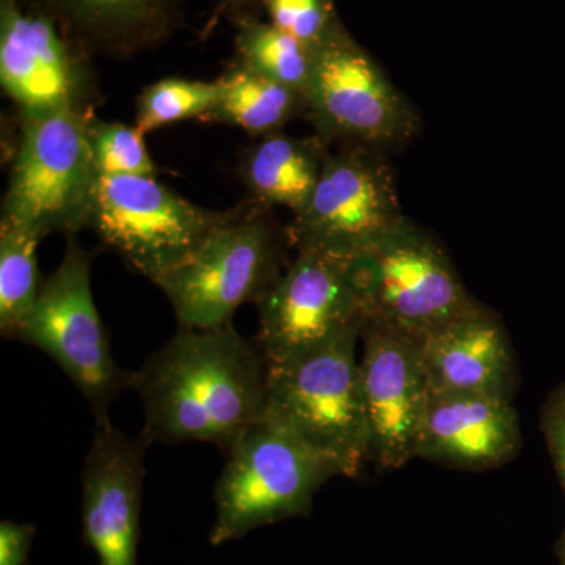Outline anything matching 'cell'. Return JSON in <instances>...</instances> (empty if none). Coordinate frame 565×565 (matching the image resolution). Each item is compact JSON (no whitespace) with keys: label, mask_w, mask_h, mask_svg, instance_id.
<instances>
[{"label":"cell","mask_w":565,"mask_h":565,"mask_svg":"<svg viewBox=\"0 0 565 565\" xmlns=\"http://www.w3.org/2000/svg\"><path fill=\"white\" fill-rule=\"evenodd\" d=\"M228 212L184 259L154 285L169 299L180 327L211 330L232 323L244 303H258L286 264L288 233L263 212Z\"/></svg>","instance_id":"obj_3"},{"label":"cell","mask_w":565,"mask_h":565,"mask_svg":"<svg viewBox=\"0 0 565 565\" xmlns=\"http://www.w3.org/2000/svg\"><path fill=\"white\" fill-rule=\"evenodd\" d=\"M92 117L65 110L21 118L2 221L40 239L90 226L99 178L88 139Z\"/></svg>","instance_id":"obj_5"},{"label":"cell","mask_w":565,"mask_h":565,"mask_svg":"<svg viewBox=\"0 0 565 565\" xmlns=\"http://www.w3.org/2000/svg\"><path fill=\"white\" fill-rule=\"evenodd\" d=\"M258 344L267 362L281 363L360 330L363 315L348 259L297 252L262 300Z\"/></svg>","instance_id":"obj_11"},{"label":"cell","mask_w":565,"mask_h":565,"mask_svg":"<svg viewBox=\"0 0 565 565\" xmlns=\"http://www.w3.org/2000/svg\"><path fill=\"white\" fill-rule=\"evenodd\" d=\"M433 393H473L512 399L514 352L497 313L478 303L419 341Z\"/></svg>","instance_id":"obj_16"},{"label":"cell","mask_w":565,"mask_h":565,"mask_svg":"<svg viewBox=\"0 0 565 565\" xmlns=\"http://www.w3.org/2000/svg\"><path fill=\"white\" fill-rule=\"evenodd\" d=\"M307 115L329 147L385 152L403 147L419 128L418 115L379 63L343 24L315 50Z\"/></svg>","instance_id":"obj_8"},{"label":"cell","mask_w":565,"mask_h":565,"mask_svg":"<svg viewBox=\"0 0 565 565\" xmlns=\"http://www.w3.org/2000/svg\"><path fill=\"white\" fill-rule=\"evenodd\" d=\"M519 416L512 399L473 393H433L416 457L459 468L489 470L519 452Z\"/></svg>","instance_id":"obj_15"},{"label":"cell","mask_w":565,"mask_h":565,"mask_svg":"<svg viewBox=\"0 0 565 565\" xmlns=\"http://www.w3.org/2000/svg\"><path fill=\"white\" fill-rule=\"evenodd\" d=\"M215 484L211 545L221 546L266 525L307 515L332 467L264 416L226 452Z\"/></svg>","instance_id":"obj_6"},{"label":"cell","mask_w":565,"mask_h":565,"mask_svg":"<svg viewBox=\"0 0 565 565\" xmlns=\"http://www.w3.org/2000/svg\"><path fill=\"white\" fill-rule=\"evenodd\" d=\"M542 430L565 490V385L556 390L545 404L542 412Z\"/></svg>","instance_id":"obj_25"},{"label":"cell","mask_w":565,"mask_h":565,"mask_svg":"<svg viewBox=\"0 0 565 565\" xmlns=\"http://www.w3.org/2000/svg\"><path fill=\"white\" fill-rule=\"evenodd\" d=\"M148 446L111 423L95 427L82 475V537L102 565H137Z\"/></svg>","instance_id":"obj_14"},{"label":"cell","mask_w":565,"mask_h":565,"mask_svg":"<svg viewBox=\"0 0 565 565\" xmlns=\"http://www.w3.org/2000/svg\"><path fill=\"white\" fill-rule=\"evenodd\" d=\"M137 126L92 117L88 139L98 177H156V167Z\"/></svg>","instance_id":"obj_23"},{"label":"cell","mask_w":565,"mask_h":565,"mask_svg":"<svg viewBox=\"0 0 565 565\" xmlns=\"http://www.w3.org/2000/svg\"><path fill=\"white\" fill-rule=\"evenodd\" d=\"M267 379L262 345L233 323L211 330L180 327L134 371L131 388L145 414L140 437L148 445L204 441L226 455L266 416Z\"/></svg>","instance_id":"obj_1"},{"label":"cell","mask_w":565,"mask_h":565,"mask_svg":"<svg viewBox=\"0 0 565 565\" xmlns=\"http://www.w3.org/2000/svg\"><path fill=\"white\" fill-rule=\"evenodd\" d=\"M363 326L422 341L476 302L448 253L411 218H401L366 252L348 259Z\"/></svg>","instance_id":"obj_4"},{"label":"cell","mask_w":565,"mask_h":565,"mask_svg":"<svg viewBox=\"0 0 565 565\" xmlns=\"http://www.w3.org/2000/svg\"><path fill=\"white\" fill-rule=\"evenodd\" d=\"M270 24L302 41L311 50L341 25L332 0H263Z\"/></svg>","instance_id":"obj_24"},{"label":"cell","mask_w":565,"mask_h":565,"mask_svg":"<svg viewBox=\"0 0 565 565\" xmlns=\"http://www.w3.org/2000/svg\"><path fill=\"white\" fill-rule=\"evenodd\" d=\"M559 557H561V565H565V534H564L563 541H561V544H559Z\"/></svg>","instance_id":"obj_27"},{"label":"cell","mask_w":565,"mask_h":565,"mask_svg":"<svg viewBox=\"0 0 565 565\" xmlns=\"http://www.w3.org/2000/svg\"><path fill=\"white\" fill-rule=\"evenodd\" d=\"M237 52L245 68L307 95L315 68V50L270 22L244 17L237 29Z\"/></svg>","instance_id":"obj_20"},{"label":"cell","mask_w":565,"mask_h":565,"mask_svg":"<svg viewBox=\"0 0 565 565\" xmlns=\"http://www.w3.org/2000/svg\"><path fill=\"white\" fill-rule=\"evenodd\" d=\"M360 360L370 452L382 470H397L416 457L430 390L419 341L364 323Z\"/></svg>","instance_id":"obj_13"},{"label":"cell","mask_w":565,"mask_h":565,"mask_svg":"<svg viewBox=\"0 0 565 565\" xmlns=\"http://www.w3.org/2000/svg\"><path fill=\"white\" fill-rule=\"evenodd\" d=\"M92 253L68 237L61 266L43 282L35 303L11 340L50 355L90 404L96 426L110 423L109 411L134 373L111 355L110 338L93 299Z\"/></svg>","instance_id":"obj_7"},{"label":"cell","mask_w":565,"mask_h":565,"mask_svg":"<svg viewBox=\"0 0 565 565\" xmlns=\"http://www.w3.org/2000/svg\"><path fill=\"white\" fill-rule=\"evenodd\" d=\"M228 2L232 3V6L243 7L247 6V3H250L252 0H228Z\"/></svg>","instance_id":"obj_28"},{"label":"cell","mask_w":565,"mask_h":565,"mask_svg":"<svg viewBox=\"0 0 565 565\" xmlns=\"http://www.w3.org/2000/svg\"><path fill=\"white\" fill-rule=\"evenodd\" d=\"M40 241L21 226L0 222V333L9 340L39 297Z\"/></svg>","instance_id":"obj_21"},{"label":"cell","mask_w":565,"mask_h":565,"mask_svg":"<svg viewBox=\"0 0 565 565\" xmlns=\"http://www.w3.org/2000/svg\"><path fill=\"white\" fill-rule=\"evenodd\" d=\"M85 57L50 18L21 0H0V84L21 118L92 115L95 82Z\"/></svg>","instance_id":"obj_12"},{"label":"cell","mask_w":565,"mask_h":565,"mask_svg":"<svg viewBox=\"0 0 565 565\" xmlns=\"http://www.w3.org/2000/svg\"><path fill=\"white\" fill-rule=\"evenodd\" d=\"M330 147L318 136L310 139L282 131L259 137L245 154L241 174L256 204L303 210L313 195Z\"/></svg>","instance_id":"obj_18"},{"label":"cell","mask_w":565,"mask_h":565,"mask_svg":"<svg viewBox=\"0 0 565 565\" xmlns=\"http://www.w3.org/2000/svg\"><path fill=\"white\" fill-rule=\"evenodd\" d=\"M404 217L384 152L330 151L310 202L286 228L297 252L351 259L373 247Z\"/></svg>","instance_id":"obj_9"},{"label":"cell","mask_w":565,"mask_h":565,"mask_svg":"<svg viewBox=\"0 0 565 565\" xmlns=\"http://www.w3.org/2000/svg\"><path fill=\"white\" fill-rule=\"evenodd\" d=\"M50 18L84 55L125 58L151 50L172 35L182 0H21Z\"/></svg>","instance_id":"obj_17"},{"label":"cell","mask_w":565,"mask_h":565,"mask_svg":"<svg viewBox=\"0 0 565 565\" xmlns=\"http://www.w3.org/2000/svg\"><path fill=\"white\" fill-rule=\"evenodd\" d=\"M35 526L3 520L0 523V565H28Z\"/></svg>","instance_id":"obj_26"},{"label":"cell","mask_w":565,"mask_h":565,"mask_svg":"<svg viewBox=\"0 0 565 565\" xmlns=\"http://www.w3.org/2000/svg\"><path fill=\"white\" fill-rule=\"evenodd\" d=\"M218 82L163 79L145 88L137 102L136 126L147 134L191 118H207L218 102Z\"/></svg>","instance_id":"obj_22"},{"label":"cell","mask_w":565,"mask_h":565,"mask_svg":"<svg viewBox=\"0 0 565 565\" xmlns=\"http://www.w3.org/2000/svg\"><path fill=\"white\" fill-rule=\"evenodd\" d=\"M360 330L288 360L269 364L266 418L332 467L356 478L367 462L366 411L356 359Z\"/></svg>","instance_id":"obj_2"},{"label":"cell","mask_w":565,"mask_h":565,"mask_svg":"<svg viewBox=\"0 0 565 565\" xmlns=\"http://www.w3.org/2000/svg\"><path fill=\"white\" fill-rule=\"evenodd\" d=\"M218 82L221 95L210 120L237 126L252 136L280 132L289 121L307 115L300 93L267 79L237 63Z\"/></svg>","instance_id":"obj_19"},{"label":"cell","mask_w":565,"mask_h":565,"mask_svg":"<svg viewBox=\"0 0 565 565\" xmlns=\"http://www.w3.org/2000/svg\"><path fill=\"white\" fill-rule=\"evenodd\" d=\"M226 215L188 202L152 177H99L90 228L154 282L184 262Z\"/></svg>","instance_id":"obj_10"}]
</instances>
